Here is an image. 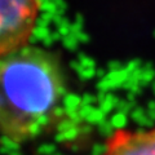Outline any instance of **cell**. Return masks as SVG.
<instances>
[{
    "label": "cell",
    "mask_w": 155,
    "mask_h": 155,
    "mask_svg": "<svg viewBox=\"0 0 155 155\" xmlns=\"http://www.w3.org/2000/svg\"><path fill=\"white\" fill-rule=\"evenodd\" d=\"M67 79L61 60L27 44L0 57V134L16 143L39 138L62 111Z\"/></svg>",
    "instance_id": "1"
},
{
    "label": "cell",
    "mask_w": 155,
    "mask_h": 155,
    "mask_svg": "<svg viewBox=\"0 0 155 155\" xmlns=\"http://www.w3.org/2000/svg\"><path fill=\"white\" fill-rule=\"evenodd\" d=\"M41 0H0V57L30 44Z\"/></svg>",
    "instance_id": "2"
},
{
    "label": "cell",
    "mask_w": 155,
    "mask_h": 155,
    "mask_svg": "<svg viewBox=\"0 0 155 155\" xmlns=\"http://www.w3.org/2000/svg\"><path fill=\"white\" fill-rule=\"evenodd\" d=\"M102 155H155V128L115 130Z\"/></svg>",
    "instance_id": "3"
}]
</instances>
